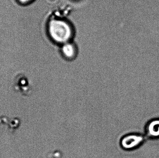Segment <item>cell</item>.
Masks as SVG:
<instances>
[{
	"instance_id": "cell-1",
	"label": "cell",
	"mask_w": 159,
	"mask_h": 158,
	"mask_svg": "<svg viewBox=\"0 0 159 158\" xmlns=\"http://www.w3.org/2000/svg\"><path fill=\"white\" fill-rule=\"evenodd\" d=\"M50 37L58 43H66L72 35V30L69 24L59 20H54L50 22L48 26Z\"/></svg>"
},
{
	"instance_id": "cell-2",
	"label": "cell",
	"mask_w": 159,
	"mask_h": 158,
	"mask_svg": "<svg viewBox=\"0 0 159 158\" xmlns=\"http://www.w3.org/2000/svg\"><path fill=\"white\" fill-rule=\"evenodd\" d=\"M146 137L140 133H130L121 139L120 144L123 149L132 151L139 147L144 143Z\"/></svg>"
},
{
	"instance_id": "cell-3",
	"label": "cell",
	"mask_w": 159,
	"mask_h": 158,
	"mask_svg": "<svg viewBox=\"0 0 159 158\" xmlns=\"http://www.w3.org/2000/svg\"><path fill=\"white\" fill-rule=\"evenodd\" d=\"M144 134L148 139H159V117L153 118L147 122Z\"/></svg>"
},
{
	"instance_id": "cell-4",
	"label": "cell",
	"mask_w": 159,
	"mask_h": 158,
	"mask_svg": "<svg viewBox=\"0 0 159 158\" xmlns=\"http://www.w3.org/2000/svg\"><path fill=\"white\" fill-rule=\"evenodd\" d=\"M26 79L23 77H17L14 80V87L16 90L23 93H27V86Z\"/></svg>"
},
{
	"instance_id": "cell-5",
	"label": "cell",
	"mask_w": 159,
	"mask_h": 158,
	"mask_svg": "<svg viewBox=\"0 0 159 158\" xmlns=\"http://www.w3.org/2000/svg\"><path fill=\"white\" fill-rule=\"evenodd\" d=\"M62 53L66 58L72 59L75 55V47L71 43H65L62 47Z\"/></svg>"
},
{
	"instance_id": "cell-6",
	"label": "cell",
	"mask_w": 159,
	"mask_h": 158,
	"mask_svg": "<svg viewBox=\"0 0 159 158\" xmlns=\"http://www.w3.org/2000/svg\"><path fill=\"white\" fill-rule=\"evenodd\" d=\"M32 0H18L19 2L21 3H28L30 2Z\"/></svg>"
},
{
	"instance_id": "cell-7",
	"label": "cell",
	"mask_w": 159,
	"mask_h": 158,
	"mask_svg": "<svg viewBox=\"0 0 159 158\" xmlns=\"http://www.w3.org/2000/svg\"><path fill=\"white\" fill-rule=\"evenodd\" d=\"M48 2H50V3H52V2H53V0H47ZM55 1V2H56L57 0H54Z\"/></svg>"
}]
</instances>
